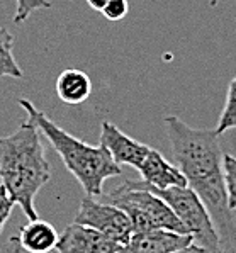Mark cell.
<instances>
[{
	"mask_svg": "<svg viewBox=\"0 0 236 253\" xmlns=\"http://www.w3.org/2000/svg\"><path fill=\"white\" fill-rule=\"evenodd\" d=\"M14 206H15L14 201L10 199V196L7 194L5 187L0 184V233H2V229L5 226L7 221H9Z\"/></svg>",
	"mask_w": 236,
	"mask_h": 253,
	"instance_id": "18",
	"label": "cell"
},
{
	"mask_svg": "<svg viewBox=\"0 0 236 253\" xmlns=\"http://www.w3.org/2000/svg\"><path fill=\"white\" fill-rule=\"evenodd\" d=\"M127 12H129V3H127V0H109V2L106 3V7L100 10V14L111 22H118V21H121V19H124Z\"/></svg>",
	"mask_w": 236,
	"mask_h": 253,
	"instance_id": "17",
	"label": "cell"
},
{
	"mask_svg": "<svg viewBox=\"0 0 236 253\" xmlns=\"http://www.w3.org/2000/svg\"><path fill=\"white\" fill-rule=\"evenodd\" d=\"M17 102L28 112V119L51 143L68 172L79 180L87 196H102L104 182L112 177H119L122 173L121 165L112 160L109 151L102 145H88V143L67 133L63 127L55 124L44 112L39 111L31 100L19 99Z\"/></svg>",
	"mask_w": 236,
	"mask_h": 253,
	"instance_id": "3",
	"label": "cell"
},
{
	"mask_svg": "<svg viewBox=\"0 0 236 253\" xmlns=\"http://www.w3.org/2000/svg\"><path fill=\"white\" fill-rule=\"evenodd\" d=\"M49 180L51 167L46 160L41 133L29 119L14 133L0 138V182L29 221L38 219L34 201Z\"/></svg>",
	"mask_w": 236,
	"mask_h": 253,
	"instance_id": "2",
	"label": "cell"
},
{
	"mask_svg": "<svg viewBox=\"0 0 236 253\" xmlns=\"http://www.w3.org/2000/svg\"><path fill=\"white\" fill-rule=\"evenodd\" d=\"M0 253H22V248L15 236H12L3 247H0Z\"/></svg>",
	"mask_w": 236,
	"mask_h": 253,
	"instance_id": "19",
	"label": "cell"
},
{
	"mask_svg": "<svg viewBox=\"0 0 236 253\" xmlns=\"http://www.w3.org/2000/svg\"><path fill=\"white\" fill-rule=\"evenodd\" d=\"M172 155L187 187L206 206L223 253H236V217L228 208L223 151L214 129H196L177 116L163 119Z\"/></svg>",
	"mask_w": 236,
	"mask_h": 253,
	"instance_id": "1",
	"label": "cell"
},
{
	"mask_svg": "<svg viewBox=\"0 0 236 253\" xmlns=\"http://www.w3.org/2000/svg\"><path fill=\"white\" fill-rule=\"evenodd\" d=\"M136 185L143 187L139 180H134ZM148 189V187H143ZM158 197H161L170 206L179 221L184 224L185 231L192 236V243L204 248L209 253H223L219 236L214 229V224L211 221L206 206L200 202L199 197L194 194V190L189 187H170V189H148Z\"/></svg>",
	"mask_w": 236,
	"mask_h": 253,
	"instance_id": "5",
	"label": "cell"
},
{
	"mask_svg": "<svg viewBox=\"0 0 236 253\" xmlns=\"http://www.w3.org/2000/svg\"><path fill=\"white\" fill-rule=\"evenodd\" d=\"M172 253H209V252H206L200 247H197L194 243H191V245H187V247L180 248V250H177V252H172Z\"/></svg>",
	"mask_w": 236,
	"mask_h": 253,
	"instance_id": "20",
	"label": "cell"
},
{
	"mask_svg": "<svg viewBox=\"0 0 236 253\" xmlns=\"http://www.w3.org/2000/svg\"><path fill=\"white\" fill-rule=\"evenodd\" d=\"M14 36L0 26V77L22 79L24 72L14 58Z\"/></svg>",
	"mask_w": 236,
	"mask_h": 253,
	"instance_id": "13",
	"label": "cell"
},
{
	"mask_svg": "<svg viewBox=\"0 0 236 253\" xmlns=\"http://www.w3.org/2000/svg\"><path fill=\"white\" fill-rule=\"evenodd\" d=\"M109 2V0H87V3H88V7L90 9H94V10H102L104 7H106V3Z\"/></svg>",
	"mask_w": 236,
	"mask_h": 253,
	"instance_id": "21",
	"label": "cell"
},
{
	"mask_svg": "<svg viewBox=\"0 0 236 253\" xmlns=\"http://www.w3.org/2000/svg\"><path fill=\"white\" fill-rule=\"evenodd\" d=\"M223 170L228 208L233 212H236V157H233V155H223Z\"/></svg>",
	"mask_w": 236,
	"mask_h": 253,
	"instance_id": "15",
	"label": "cell"
},
{
	"mask_svg": "<svg viewBox=\"0 0 236 253\" xmlns=\"http://www.w3.org/2000/svg\"><path fill=\"white\" fill-rule=\"evenodd\" d=\"M15 14H14V24L21 26L24 24L26 21L31 17V14L36 12V10H42V9H49L51 7V2L48 0H15Z\"/></svg>",
	"mask_w": 236,
	"mask_h": 253,
	"instance_id": "16",
	"label": "cell"
},
{
	"mask_svg": "<svg viewBox=\"0 0 236 253\" xmlns=\"http://www.w3.org/2000/svg\"><path fill=\"white\" fill-rule=\"evenodd\" d=\"M138 172L143 177L139 184L148 189L163 190L170 189V187H187V180L179 167L170 163L160 151L153 150V148H150L148 155L138 167Z\"/></svg>",
	"mask_w": 236,
	"mask_h": 253,
	"instance_id": "10",
	"label": "cell"
},
{
	"mask_svg": "<svg viewBox=\"0 0 236 253\" xmlns=\"http://www.w3.org/2000/svg\"><path fill=\"white\" fill-rule=\"evenodd\" d=\"M100 145L109 151L112 160L118 165H129L136 170L150 151L148 145L129 138L109 121H104L100 126Z\"/></svg>",
	"mask_w": 236,
	"mask_h": 253,
	"instance_id": "9",
	"label": "cell"
},
{
	"mask_svg": "<svg viewBox=\"0 0 236 253\" xmlns=\"http://www.w3.org/2000/svg\"><path fill=\"white\" fill-rule=\"evenodd\" d=\"M56 93L61 102L68 106H79L92 93V80L82 70L68 68L56 79Z\"/></svg>",
	"mask_w": 236,
	"mask_h": 253,
	"instance_id": "12",
	"label": "cell"
},
{
	"mask_svg": "<svg viewBox=\"0 0 236 253\" xmlns=\"http://www.w3.org/2000/svg\"><path fill=\"white\" fill-rule=\"evenodd\" d=\"M75 223L95 229L119 245H126L133 235V226L124 211L109 202L95 201L90 196H87L80 202Z\"/></svg>",
	"mask_w": 236,
	"mask_h": 253,
	"instance_id": "6",
	"label": "cell"
},
{
	"mask_svg": "<svg viewBox=\"0 0 236 253\" xmlns=\"http://www.w3.org/2000/svg\"><path fill=\"white\" fill-rule=\"evenodd\" d=\"M192 243V236L170 229H146L131 235L118 253H172Z\"/></svg>",
	"mask_w": 236,
	"mask_h": 253,
	"instance_id": "8",
	"label": "cell"
},
{
	"mask_svg": "<svg viewBox=\"0 0 236 253\" xmlns=\"http://www.w3.org/2000/svg\"><path fill=\"white\" fill-rule=\"evenodd\" d=\"M15 238L22 250L29 253H48L56 247L58 233L53 224L34 219L19 229V235Z\"/></svg>",
	"mask_w": 236,
	"mask_h": 253,
	"instance_id": "11",
	"label": "cell"
},
{
	"mask_svg": "<svg viewBox=\"0 0 236 253\" xmlns=\"http://www.w3.org/2000/svg\"><path fill=\"white\" fill-rule=\"evenodd\" d=\"M236 127V77L228 85L226 92V102H224L223 112L218 119V126H216V134L221 136L228 133L230 129Z\"/></svg>",
	"mask_w": 236,
	"mask_h": 253,
	"instance_id": "14",
	"label": "cell"
},
{
	"mask_svg": "<svg viewBox=\"0 0 236 253\" xmlns=\"http://www.w3.org/2000/svg\"><path fill=\"white\" fill-rule=\"evenodd\" d=\"M122 245L116 243L95 229L72 223L58 236V253H118Z\"/></svg>",
	"mask_w": 236,
	"mask_h": 253,
	"instance_id": "7",
	"label": "cell"
},
{
	"mask_svg": "<svg viewBox=\"0 0 236 253\" xmlns=\"http://www.w3.org/2000/svg\"><path fill=\"white\" fill-rule=\"evenodd\" d=\"M104 202H109L124 211L133 226V233L161 228L189 235L167 202L152 190L136 185L134 180L122 182L118 189L106 194Z\"/></svg>",
	"mask_w": 236,
	"mask_h": 253,
	"instance_id": "4",
	"label": "cell"
}]
</instances>
